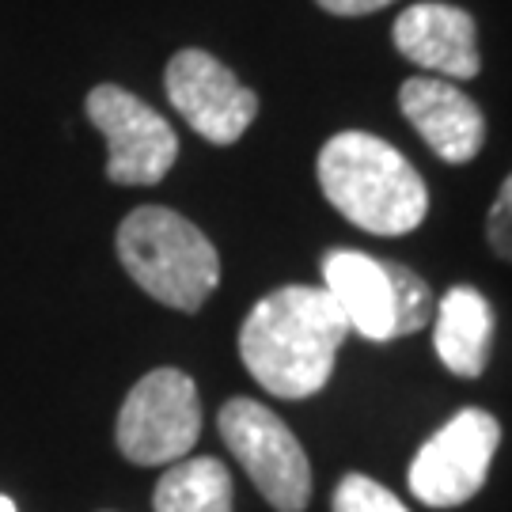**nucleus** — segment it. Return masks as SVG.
Here are the masks:
<instances>
[{"label": "nucleus", "instance_id": "nucleus-1", "mask_svg": "<svg viewBox=\"0 0 512 512\" xmlns=\"http://www.w3.org/2000/svg\"><path fill=\"white\" fill-rule=\"evenodd\" d=\"M349 323L327 289L285 285L262 296L239 327V357L277 399H311L327 387Z\"/></svg>", "mask_w": 512, "mask_h": 512}, {"label": "nucleus", "instance_id": "nucleus-2", "mask_svg": "<svg viewBox=\"0 0 512 512\" xmlns=\"http://www.w3.org/2000/svg\"><path fill=\"white\" fill-rule=\"evenodd\" d=\"M319 186L349 224L372 236H406L429 213V190L414 164L361 129L334 133L323 145Z\"/></svg>", "mask_w": 512, "mask_h": 512}, {"label": "nucleus", "instance_id": "nucleus-3", "mask_svg": "<svg viewBox=\"0 0 512 512\" xmlns=\"http://www.w3.org/2000/svg\"><path fill=\"white\" fill-rule=\"evenodd\" d=\"M126 274L175 311H198L220 285V255L198 224L167 205H141L118 224Z\"/></svg>", "mask_w": 512, "mask_h": 512}, {"label": "nucleus", "instance_id": "nucleus-4", "mask_svg": "<svg viewBox=\"0 0 512 512\" xmlns=\"http://www.w3.org/2000/svg\"><path fill=\"white\" fill-rule=\"evenodd\" d=\"M118 448L137 467H164L190 456L202 437L198 387L179 368H152L118 410Z\"/></svg>", "mask_w": 512, "mask_h": 512}, {"label": "nucleus", "instance_id": "nucleus-5", "mask_svg": "<svg viewBox=\"0 0 512 512\" xmlns=\"http://www.w3.org/2000/svg\"><path fill=\"white\" fill-rule=\"evenodd\" d=\"M220 437L243 463L258 494L277 512H304L311 501V463L293 429L255 399H228L220 406Z\"/></svg>", "mask_w": 512, "mask_h": 512}, {"label": "nucleus", "instance_id": "nucleus-6", "mask_svg": "<svg viewBox=\"0 0 512 512\" xmlns=\"http://www.w3.org/2000/svg\"><path fill=\"white\" fill-rule=\"evenodd\" d=\"M88 118L107 137V179L118 186H156L179 160V137L145 99L99 84L88 92Z\"/></svg>", "mask_w": 512, "mask_h": 512}, {"label": "nucleus", "instance_id": "nucleus-7", "mask_svg": "<svg viewBox=\"0 0 512 512\" xmlns=\"http://www.w3.org/2000/svg\"><path fill=\"white\" fill-rule=\"evenodd\" d=\"M501 444L494 414L467 406L433 440L421 444L410 463V494L429 509H456L482 490Z\"/></svg>", "mask_w": 512, "mask_h": 512}, {"label": "nucleus", "instance_id": "nucleus-8", "mask_svg": "<svg viewBox=\"0 0 512 512\" xmlns=\"http://www.w3.org/2000/svg\"><path fill=\"white\" fill-rule=\"evenodd\" d=\"M164 88L186 126L213 145H236L258 114V95L205 50H179L171 57Z\"/></svg>", "mask_w": 512, "mask_h": 512}, {"label": "nucleus", "instance_id": "nucleus-9", "mask_svg": "<svg viewBox=\"0 0 512 512\" xmlns=\"http://www.w3.org/2000/svg\"><path fill=\"white\" fill-rule=\"evenodd\" d=\"M395 46L406 61L440 80H475L482 69L471 12L440 0H421L395 19Z\"/></svg>", "mask_w": 512, "mask_h": 512}, {"label": "nucleus", "instance_id": "nucleus-10", "mask_svg": "<svg viewBox=\"0 0 512 512\" xmlns=\"http://www.w3.org/2000/svg\"><path fill=\"white\" fill-rule=\"evenodd\" d=\"M399 107L444 164H471L486 141V118L471 95L440 76H410Z\"/></svg>", "mask_w": 512, "mask_h": 512}, {"label": "nucleus", "instance_id": "nucleus-11", "mask_svg": "<svg viewBox=\"0 0 512 512\" xmlns=\"http://www.w3.org/2000/svg\"><path fill=\"white\" fill-rule=\"evenodd\" d=\"M323 289L342 308L349 330H357L368 342L395 338V289L384 258L365 251H327Z\"/></svg>", "mask_w": 512, "mask_h": 512}, {"label": "nucleus", "instance_id": "nucleus-12", "mask_svg": "<svg viewBox=\"0 0 512 512\" xmlns=\"http://www.w3.org/2000/svg\"><path fill=\"white\" fill-rule=\"evenodd\" d=\"M490 342H494L490 300L471 285L448 289L437 304V327H433V349L444 368L463 380H475L490 361Z\"/></svg>", "mask_w": 512, "mask_h": 512}, {"label": "nucleus", "instance_id": "nucleus-13", "mask_svg": "<svg viewBox=\"0 0 512 512\" xmlns=\"http://www.w3.org/2000/svg\"><path fill=\"white\" fill-rule=\"evenodd\" d=\"M156 512H232V475L213 456L179 459L152 494Z\"/></svg>", "mask_w": 512, "mask_h": 512}, {"label": "nucleus", "instance_id": "nucleus-14", "mask_svg": "<svg viewBox=\"0 0 512 512\" xmlns=\"http://www.w3.org/2000/svg\"><path fill=\"white\" fill-rule=\"evenodd\" d=\"M387 274H391V289H395V338L425 330L433 319L429 285L410 266H399V262H387Z\"/></svg>", "mask_w": 512, "mask_h": 512}, {"label": "nucleus", "instance_id": "nucleus-15", "mask_svg": "<svg viewBox=\"0 0 512 512\" xmlns=\"http://www.w3.org/2000/svg\"><path fill=\"white\" fill-rule=\"evenodd\" d=\"M330 509L334 512H410L387 486H380L376 478H368V475L342 478L338 490H334Z\"/></svg>", "mask_w": 512, "mask_h": 512}, {"label": "nucleus", "instance_id": "nucleus-16", "mask_svg": "<svg viewBox=\"0 0 512 512\" xmlns=\"http://www.w3.org/2000/svg\"><path fill=\"white\" fill-rule=\"evenodd\" d=\"M486 232H490V243H494L497 255L512 262V175L505 179V186H501V194H497L494 209H490Z\"/></svg>", "mask_w": 512, "mask_h": 512}, {"label": "nucleus", "instance_id": "nucleus-17", "mask_svg": "<svg viewBox=\"0 0 512 512\" xmlns=\"http://www.w3.org/2000/svg\"><path fill=\"white\" fill-rule=\"evenodd\" d=\"M315 4L330 16H372V12H380L395 0H315Z\"/></svg>", "mask_w": 512, "mask_h": 512}, {"label": "nucleus", "instance_id": "nucleus-18", "mask_svg": "<svg viewBox=\"0 0 512 512\" xmlns=\"http://www.w3.org/2000/svg\"><path fill=\"white\" fill-rule=\"evenodd\" d=\"M0 512H16V501H12V497L0 494Z\"/></svg>", "mask_w": 512, "mask_h": 512}]
</instances>
